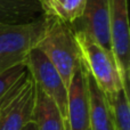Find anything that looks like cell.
<instances>
[{
  "label": "cell",
  "mask_w": 130,
  "mask_h": 130,
  "mask_svg": "<svg viewBox=\"0 0 130 130\" xmlns=\"http://www.w3.org/2000/svg\"><path fill=\"white\" fill-rule=\"evenodd\" d=\"M43 30L36 48L54 65L67 87L81 63L75 34L71 25L58 18L43 16Z\"/></svg>",
  "instance_id": "6da1fadb"
},
{
  "label": "cell",
  "mask_w": 130,
  "mask_h": 130,
  "mask_svg": "<svg viewBox=\"0 0 130 130\" xmlns=\"http://www.w3.org/2000/svg\"><path fill=\"white\" fill-rule=\"evenodd\" d=\"M43 24L42 15L24 24L0 23V72L26 63L30 52L41 37Z\"/></svg>",
  "instance_id": "7a4b0ae2"
},
{
  "label": "cell",
  "mask_w": 130,
  "mask_h": 130,
  "mask_svg": "<svg viewBox=\"0 0 130 130\" xmlns=\"http://www.w3.org/2000/svg\"><path fill=\"white\" fill-rule=\"evenodd\" d=\"M80 49L81 62L105 96L123 88L112 53L80 31H74Z\"/></svg>",
  "instance_id": "3957f363"
},
{
  "label": "cell",
  "mask_w": 130,
  "mask_h": 130,
  "mask_svg": "<svg viewBox=\"0 0 130 130\" xmlns=\"http://www.w3.org/2000/svg\"><path fill=\"white\" fill-rule=\"evenodd\" d=\"M36 96V83L26 72L10 94L0 103V130H22L32 121Z\"/></svg>",
  "instance_id": "277c9868"
},
{
  "label": "cell",
  "mask_w": 130,
  "mask_h": 130,
  "mask_svg": "<svg viewBox=\"0 0 130 130\" xmlns=\"http://www.w3.org/2000/svg\"><path fill=\"white\" fill-rule=\"evenodd\" d=\"M110 45L123 88L129 91L130 32L128 0H111Z\"/></svg>",
  "instance_id": "5b68a950"
},
{
  "label": "cell",
  "mask_w": 130,
  "mask_h": 130,
  "mask_svg": "<svg viewBox=\"0 0 130 130\" xmlns=\"http://www.w3.org/2000/svg\"><path fill=\"white\" fill-rule=\"evenodd\" d=\"M25 65L37 88L54 102L62 117L66 119L67 87L55 66L38 48L30 52Z\"/></svg>",
  "instance_id": "8992f818"
},
{
  "label": "cell",
  "mask_w": 130,
  "mask_h": 130,
  "mask_svg": "<svg viewBox=\"0 0 130 130\" xmlns=\"http://www.w3.org/2000/svg\"><path fill=\"white\" fill-rule=\"evenodd\" d=\"M111 0H87L82 15L71 24L73 31H80L111 52L110 45Z\"/></svg>",
  "instance_id": "52a82bcc"
},
{
  "label": "cell",
  "mask_w": 130,
  "mask_h": 130,
  "mask_svg": "<svg viewBox=\"0 0 130 130\" xmlns=\"http://www.w3.org/2000/svg\"><path fill=\"white\" fill-rule=\"evenodd\" d=\"M70 130L89 129V99L82 62L67 86V115Z\"/></svg>",
  "instance_id": "ba28073f"
},
{
  "label": "cell",
  "mask_w": 130,
  "mask_h": 130,
  "mask_svg": "<svg viewBox=\"0 0 130 130\" xmlns=\"http://www.w3.org/2000/svg\"><path fill=\"white\" fill-rule=\"evenodd\" d=\"M85 72L89 99V130H114L112 114L105 94L86 69Z\"/></svg>",
  "instance_id": "9c48e42d"
},
{
  "label": "cell",
  "mask_w": 130,
  "mask_h": 130,
  "mask_svg": "<svg viewBox=\"0 0 130 130\" xmlns=\"http://www.w3.org/2000/svg\"><path fill=\"white\" fill-rule=\"evenodd\" d=\"M42 15L40 0H0L1 24H24Z\"/></svg>",
  "instance_id": "30bf717a"
},
{
  "label": "cell",
  "mask_w": 130,
  "mask_h": 130,
  "mask_svg": "<svg viewBox=\"0 0 130 130\" xmlns=\"http://www.w3.org/2000/svg\"><path fill=\"white\" fill-rule=\"evenodd\" d=\"M32 120L36 122L38 130H63L65 119L62 117L54 102L37 88Z\"/></svg>",
  "instance_id": "8fae6325"
},
{
  "label": "cell",
  "mask_w": 130,
  "mask_h": 130,
  "mask_svg": "<svg viewBox=\"0 0 130 130\" xmlns=\"http://www.w3.org/2000/svg\"><path fill=\"white\" fill-rule=\"evenodd\" d=\"M87 0H40L42 15L73 24L82 15Z\"/></svg>",
  "instance_id": "7c38bea8"
},
{
  "label": "cell",
  "mask_w": 130,
  "mask_h": 130,
  "mask_svg": "<svg viewBox=\"0 0 130 130\" xmlns=\"http://www.w3.org/2000/svg\"><path fill=\"white\" fill-rule=\"evenodd\" d=\"M112 114L114 130H130L129 91L121 88L114 94L106 96Z\"/></svg>",
  "instance_id": "4fadbf2b"
},
{
  "label": "cell",
  "mask_w": 130,
  "mask_h": 130,
  "mask_svg": "<svg viewBox=\"0 0 130 130\" xmlns=\"http://www.w3.org/2000/svg\"><path fill=\"white\" fill-rule=\"evenodd\" d=\"M26 72L27 70L25 64L16 65L0 72V103L10 94Z\"/></svg>",
  "instance_id": "5bb4252c"
},
{
  "label": "cell",
  "mask_w": 130,
  "mask_h": 130,
  "mask_svg": "<svg viewBox=\"0 0 130 130\" xmlns=\"http://www.w3.org/2000/svg\"><path fill=\"white\" fill-rule=\"evenodd\" d=\"M22 130H38V128H37L36 122L32 120V121H30L29 123H26V126H25Z\"/></svg>",
  "instance_id": "9a60e30c"
},
{
  "label": "cell",
  "mask_w": 130,
  "mask_h": 130,
  "mask_svg": "<svg viewBox=\"0 0 130 130\" xmlns=\"http://www.w3.org/2000/svg\"><path fill=\"white\" fill-rule=\"evenodd\" d=\"M63 130H70V127H69V123H67V120H66V119L64 120V127H63Z\"/></svg>",
  "instance_id": "2e32d148"
},
{
  "label": "cell",
  "mask_w": 130,
  "mask_h": 130,
  "mask_svg": "<svg viewBox=\"0 0 130 130\" xmlns=\"http://www.w3.org/2000/svg\"><path fill=\"white\" fill-rule=\"evenodd\" d=\"M88 130H89V129H88Z\"/></svg>",
  "instance_id": "e0dca14e"
}]
</instances>
